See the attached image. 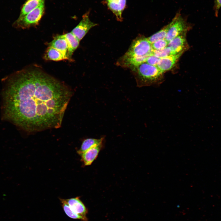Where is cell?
<instances>
[{
	"label": "cell",
	"mask_w": 221,
	"mask_h": 221,
	"mask_svg": "<svg viewBox=\"0 0 221 221\" xmlns=\"http://www.w3.org/2000/svg\"><path fill=\"white\" fill-rule=\"evenodd\" d=\"M48 45L61 52L67 60H72L69 56L68 45L64 34L57 35L54 37L52 41L48 44Z\"/></svg>",
	"instance_id": "cell-9"
},
{
	"label": "cell",
	"mask_w": 221,
	"mask_h": 221,
	"mask_svg": "<svg viewBox=\"0 0 221 221\" xmlns=\"http://www.w3.org/2000/svg\"><path fill=\"white\" fill-rule=\"evenodd\" d=\"M169 28V24L148 38L151 44L160 39H165Z\"/></svg>",
	"instance_id": "cell-17"
},
{
	"label": "cell",
	"mask_w": 221,
	"mask_h": 221,
	"mask_svg": "<svg viewBox=\"0 0 221 221\" xmlns=\"http://www.w3.org/2000/svg\"><path fill=\"white\" fill-rule=\"evenodd\" d=\"M126 5V0H118L117 1L107 2V5L110 10L115 15L118 21H122V13Z\"/></svg>",
	"instance_id": "cell-12"
},
{
	"label": "cell",
	"mask_w": 221,
	"mask_h": 221,
	"mask_svg": "<svg viewBox=\"0 0 221 221\" xmlns=\"http://www.w3.org/2000/svg\"><path fill=\"white\" fill-rule=\"evenodd\" d=\"M45 0H27L21 7L18 18L22 17L42 4L45 2Z\"/></svg>",
	"instance_id": "cell-13"
},
{
	"label": "cell",
	"mask_w": 221,
	"mask_h": 221,
	"mask_svg": "<svg viewBox=\"0 0 221 221\" xmlns=\"http://www.w3.org/2000/svg\"><path fill=\"white\" fill-rule=\"evenodd\" d=\"M153 51L148 38L140 35L133 40L127 51L116 64L123 68L131 69L145 62Z\"/></svg>",
	"instance_id": "cell-2"
},
{
	"label": "cell",
	"mask_w": 221,
	"mask_h": 221,
	"mask_svg": "<svg viewBox=\"0 0 221 221\" xmlns=\"http://www.w3.org/2000/svg\"><path fill=\"white\" fill-rule=\"evenodd\" d=\"M102 147V144L92 148L80 155L81 160L85 166L90 165L97 157Z\"/></svg>",
	"instance_id": "cell-11"
},
{
	"label": "cell",
	"mask_w": 221,
	"mask_h": 221,
	"mask_svg": "<svg viewBox=\"0 0 221 221\" xmlns=\"http://www.w3.org/2000/svg\"><path fill=\"white\" fill-rule=\"evenodd\" d=\"M169 28L165 39L169 42L183 32L187 31L188 25L184 17L178 12L169 24Z\"/></svg>",
	"instance_id": "cell-5"
},
{
	"label": "cell",
	"mask_w": 221,
	"mask_h": 221,
	"mask_svg": "<svg viewBox=\"0 0 221 221\" xmlns=\"http://www.w3.org/2000/svg\"><path fill=\"white\" fill-rule=\"evenodd\" d=\"M168 43L165 39L159 40L151 44L152 48L153 50H161L167 47Z\"/></svg>",
	"instance_id": "cell-20"
},
{
	"label": "cell",
	"mask_w": 221,
	"mask_h": 221,
	"mask_svg": "<svg viewBox=\"0 0 221 221\" xmlns=\"http://www.w3.org/2000/svg\"><path fill=\"white\" fill-rule=\"evenodd\" d=\"M183 52L161 58L157 67L163 73L170 70L174 66Z\"/></svg>",
	"instance_id": "cell-10"
},
{
	"label": "cell",
	"mask_w": 221,
	"mask_h": 221,
	"mask_svg": "<svg viewBox=\"0 0 221 221\" xmlns=\"http://www.w3.org/2000/svg\"><path fill=\"white\" fill-rule=\"evenodd\" d=\"M64 35L68 43L69 56L72 59V56L79 45L80 41L71 32Z\"/></svg>",
	"instance_id": "cell-16"
},
{
	"label": "cell",
	"mask_w": 221,
	"mask_h": 221,
	"mask_svg": "<svg viewBox=\"0 0 221 221\" xmlns=\"http://www.w3.org/2000/svg\"><path fill=\"white\" fill-rule=\"evenodd\" d=\"M186 32H183L169 42L168 46L171 49L172 55L184 52L186 49Z\"/></svg>",
	"instance_id": "cell-7"
},
{
	"label": "cell",
	"mask_w": 221,
	"mask_h": 221,
	"mask_svg": "<svg viewBox=\"0 0 221 221\" xmlns=\"http://www.w3.org/2000/svg\"><path fill=\"white\" fill-rule=\"evenodd\" d=\"M104 139L103 137L99 139H86L83 142L79 149L77 151V153L80 155L88 149L102 144Z\"/></svg>",
	"instance_id": "cell-15"
},
{
	"label": "cell",
	"mask_w": 221,
	"mask_h": 221,
	"mask_svg": "<svg viewBox=\"0 0 221 221\" xmlns=\"http://www.w3.org/2000/svg\"><path fill=\"white\" fill-rule=\"evenodd\" d=\"M45 10L44 2L22 17L18 18L13 23V26L25 29L37 25L43 15Z\"/></svg>",
	"instance_id": "cell-4"
},
{
	"label": "cell",
	"mask_w": 221,
	"mask_h": 221,
	"mask_svg": "<svg viewBox=\"0 0 221 221\" xmlns=\"http://www.w3.org/2000/svg\"><path fill=\"white\" fill-rule=\"evenodd\" d=\"M63 209L66 214L69 217L74 219H80L82 218L76 213L74 212L67 203L65 199H60Z\"/></svg>",
	"instance_id": "cell-18"
},
{
	"label": "cell",
	"mask_w": 221,
	"mask_h": 221,
	"mask_svg": "<svg viewBox=\"0 0 221 221\" xmlns=\"http://www.w3.org/2000/svg\"><path fill=\"white\" fill-rule=\"evenodd\" d=\"M118 0H107V2H114L117 1Z\"/></svg>",
	"instance_id": "cell-23"
},
{
	"label": "cell",
	"mask_w": 221,
	"mask_h": 221,
	"mask_svg": "<svg viewBox=\"0 0 221 221\" xmlns=\"http://www.w3.org/2000/svg\"><path fill=\"white\" fill-rule=\"evenodd\" d=\"M65 200L73 211L81 217L82 221H87V210L79 197L65 199Z\"/></svg>",
	"instance_id": "cell-8"
},
{
	"label": "cell",
	"mask_w": 221,
	"mask_h": 221,
	"mask_svg": "<svg viewBox=\"0 0 221 221\" xmlns=\"http://www.w3.org/2000/svg\"><path fill=\"white\" fill-rule=\"evenodd\" d=\"M89 12L84 14L79 24L71 31V32L80 41L89 30L97 25L91 21L89 17Z\"/></svg>",
	"instance_id": "cell-6"
},
{
	"label": "cell",
	"mask_w": 221,
	"mask_h": 221,
	"mask_svg": "<svg viewBox=\"0 0 221 221\" xmlns=\"http://www.w3.org/2000/svg\"><path fill=\"white\" fill-rule=\"evenodd\" d=\"M3 81L4 118L29 132L61 126L72 95L68 86L35 65L16 72Z\"/></svg>",
	"instance_id": "cell-1"
},
{
	"label": "cell",
	"mask_w": 221,
	"mask_h": 221,
	"mask_svg": "<svg viewBox=\"0 0 221 221\" xmlns=\"http://www.w3.org/2000/svg\"><path fill=\"white\" fill-rule=\"evenodd\" d=\"M153 54L156 56L160 58L172 55L171 49L168 46L161 50H153Z\"/></svg>",
	"instance_id": "cell-19"
},
{
	"label": "cell",
	"mask_w": 221,
	"mask_h": 221,
	"mask_svg": "<svg viewBox=\"0 0 221 221\" xmlns=\"http://www.w3.org/2000/svg\"><path fill=\"white\" fill-rule=\"evenodd\" d=\"M160 59L152 54L148 57L145 62L151 65L157 66Z\"/></svg>",
	"instance_id": "cell-21"
},
{
	"label": "cell",
	"mask_w": 221,
	"mask_h": 221,
	"mask_svg": "<svg viewBox=\"0 0 221 221\" xmlns=\"http://www.w3.org/2000/svg\"><path fill=\"white\" fill-rule=\"evenodd\" d=\"M135 79L137 86L141 87L159 83L163 73L157 66L144 62L131 69Z\"/></svg>",
	"instance_id": "cell-3"
},
{
	"label": "cell",
	"mask_w": 221,
	"mask_h": 221,
	"mask_svg": "<svg viewBox=\"0 0 221 221\" xmlns=\"http://www.w3.org/2000/svg\"><path fill=\"white\" fill-rule=\"evenodd\" d=\"M46 60L59 61L67 60L64 55L60 51L51 46H48L47 48L44 56Z\"/></svg>",
	"instance_id": "cell-14"
},
{
	"label": "cell",
	"mask_w": 221,
	"mask_h": 221,
	"mask_svg": "<svg viewBox=\"0 0 221 221\" xmlns=\"http://www.w3.org/2000/svg\"><path fill=\"white\" fill-rule=\"evenodd\" d=\"M214 9L215 11V15H218L219 10L221 7V0H214Z\"/></svg>",
	"instance_id": "cell-22"
}]
</instances>
